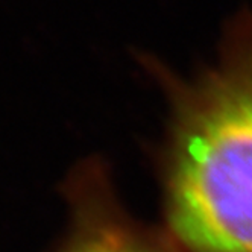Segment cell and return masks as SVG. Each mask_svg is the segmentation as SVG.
I'll list each match as a JSON object with an SVG mask.
<instances>
[{
	"instance_id": "1",
	"label": "cell",
	"mask_w": 252,
	"mask_h": 252,
	"mask_svg": "<svg viewBox=\"0 0 252 252\" xmlns=\"http://www.w3.org/2000/svg\"><path fill=\"white\" fill-rule=\"evenodd\" d=\"M146 67L169 110L157 152L161 228L183 252H252V11L226 23L196 75Z\"/></svg>"
},
{
	"instance_id": "2",
	"label": "cell",
	"mask_w": 252,
	"mask_h": 252,
	"mask_svg": "<svg viewBox=\"0 0 252 252\" xmlns=\"http://www.w3.org/2000/svg\"><path fill=\"white\" fill-rule=\"evenodd\" d=\"M68 223L53 252H183L163 228L126 211L102 161L88 159L67 179Z\"/></svg>"
}]
</instances>
